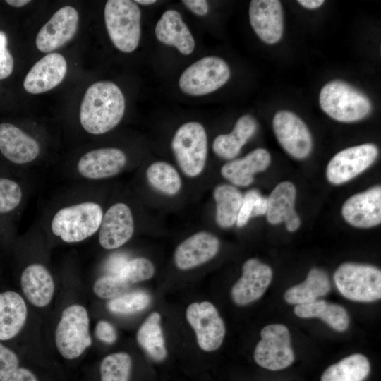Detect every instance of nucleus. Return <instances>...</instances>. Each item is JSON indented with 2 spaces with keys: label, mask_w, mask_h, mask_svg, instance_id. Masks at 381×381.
<instances>
[{
  "label": "nucleus",
  "mask_w": 381,
  "mask_h": 381,
  "mask_svg": "<svg viewBox=\"0 0 381 381\" xmlns=\"http://www.w3.org/2000/svg\"><path fill=\"white\" fill-rule=\"evenodd\" d=\"M273 129L284 150L296 159H304L311 152V134L305 123L294 113L279 111L273 118Z\"/></svg>",
  "instance_id": "f8f14e48"
},
{
  "label": "nucleus",
  "mask_w": 381,
  "mask_h": 381,
  "mask_svg": "<svg viewBox=\"0 0 381 381\" xmlns=\"http://www.w3.org/2000/svg\"><path fill=\"white\" fill-rule=\"evenodd\" d=\"M160 320L159 313H152L137 333V341L140 346L156 361H163L167 355Z\"/></svg>",
  "instance_id": "2f4dec72"
},
{
  "label": "nucleus",
  "mask_w": 381,
  "mask_h": 381,
  "mask_svg": "<svg viewBox=\"0 0 381 381\" xmlns=\"http://www.w3.org/2000/svg\"><path fill=\"white\" fill-rule=\"evenodd\" d=\"M181 2L198 16H205L208 13L209 6L205 0H183Z\"/></svg>",
  "instance_id": "a18cd8bd"
},
{
  "label": "nucleus",
  "mask_w": 381,
  "mask_h": 381,
  "mask_svg": "<svg viewBox=\"0 0 381 381\" xmlns=\"http://www.w3.org/2000/svg\"><path fill=\"white\" fill-rule=\"evenodd\" d=\"M26 318L25 303L18 293L0 294V340L14 337L23 327Z\"/></svg>",
  "instance_id": "bb28decb"
},
{
  "label": "nucleus",
  "mask_w": 381,
  "mask_h": 381,
  "mask_svg": "<svg viewBox=\"0 0 381 381\" xmlns=\"http://www.w3.org/2000/svg\"><path fill=\"white\" fill-rule=\"evenodd\" d=\"M78 22V14L74 8H61L37 35V48L42 52L48 53L62 47L75 35Z\"/></svg>",
  "instance_id": "2eb2a0df"
},
{
  "label": "nucleus",
  "mask_w": 381,
  "mask_h": 381,
  "mask_svg": "<svg viewBox=\"0 0 381 381\" xmlns=\"http://www.w3.org/2000/svg\"><path fill=\"white\" fill-rule=\"evenodd\" d=\"M250 25L264 42H278L283 33V12L278 0H253L249 6Z\"/></svg>",
  "instance_id": "f3484780"
},
{
  "label": "nucleus",
  "mask_w": 381,
  "mask_h": 381,
  "mask_svg": "<svg viewBox=\"0 0 381 381\" xmlns=\"http://www.w3.org/2000/svg\"><path fill=\"white\" fill-rule=\"evenodd\" d=\"M126 156L120 149L107 147L87 152L79 159L80 174L90 179H102L119 174L126 164Z\"/></svg>",
  "instance_id": "aec40b11"
},
{
  "label": "nucleus",
  "mask_w": 381,
  "mask_h": 381,
  "mask_svg": "<svg viewBox=\"0 0 381 381\" xmlns=\"http://www.w3.org/2000/svg\"><path fill=\"white\" fill-rule=\"evenodd\" d=\"M334 280L339 292L349 300L371 302L381 298V271L375 266L343 263L336 270Z\"/></svg>",
  "instance_id": "423d86ee"
},
{
  "label": "nucleus",
  "mask_w": 381,
  "mask_h": 381,
  "mask_svg": "<svg viewBox=\"0 0 381 381\" xmlns=\"http://www.w3.org/2000/svg\"><path fill=\"white\" fill-rule=\"evenodd\" d=\"M55 342L66 359L79 357L91 345L89 318L86 309L74 304L66 308L55 330Z\"/></svg>",
  "instance_id": "0eeeda50"
},
{
  "label": "nucleus",
  "mask_w": 381,
  "mask_h": 381,
  "mask_svg": "<svg viewBox=\"0 0 381 381\" xmlns=\"http://www.w3.org/2000/svg\"><path fill=\"white\" fill-rule=\"evenodd\" d=\"M134 1L144 6L151 5L156 2L155 0H136Z\"/></svg>",
  "instance_id": "09e8293b"
},
{
  "label": "nucleus",
  "mask_w": 381,
  "mask_h": 381,
  "mask_svg": "<svg viewBox=\"0 0 381 381\" xmlns=\"http://www.w3.org/2000/svg\"><path fill=\"white\" fill-rule=\"evenodd\" d=\"M261 339L254 351V359L262 368L279 370L294 361L288 328L281 324L265 326L260 332Z\"/></svg>",
  "instance_id": "1a4fd4ad"
},
{
  "label": "nucleus",
  "mask_w": 381,
  "mask_h": 381,
  "mask_svg": "<svg viewBox=\"0 0 381 381\" xmlns=\"http://www.w3.org/2000/svg\"><path fill=\"white\" fill-rule=\"evenodd\" d=\"M171 148L184 174L195 177L202 173L207 157V138L200 123L189 121L181 125L173 136Z\"/></svg>",
  "instance_id": "39448f33"
},
{
  "label": "nucleus",
  "mask_w": 381,
  "mask_h": 381,
  "mask_svg": "<svg viewBox=\"0 0 381 381\" xmlns=\"http://www.w3.org/2000/svg\"><path fill=\"white\" fill-rule=\"evenodd\" d=\"M155 274V267L151 261L145 258H136L128 260L118 275L129 284L147 280Z\"/></svg>",
  "instance_id": "e433bc0d"
},
{
  "label": "nucleus",
  "mask_w": 381,
  "mask_h": 381,
  "mask_svg": "<svg viewBox=\"0 0 381 381\" xmlns=\"http://www.w3.org/2000/svg\"><path fill=\"white\" fill-rule=\"evenodd\" d=\"M139 7L130 0H109L104 7V20L114 46L123 52H132L140 39Z\"/></svg>",
  "instance_id": "20e7f679"
},
{
  "label": "nucleus",
  "mask_w": 381,
  "mask_h": 381,
  "mask_svg": "<svg viewBox=\"0 0 381 381\" xmlns=\"http://www.w3.org/2000/svg\"><path fill=\"white\" fill-rule=\"evenodd\" d=\"M22 190L14 181L0 177V214L13 210L20 203Z\"/></svg>",
  "instance_id": "58836bf2"
},
{
  "label": "nucleus",
  "mask_w": 381,
  "mask_h": 381,
  "mask_svg": "<svg viewBox=\"0 0 381 381\" xmlns=\"http://www.w3.org/2000/svg\"><path fill=\"white\" fill-rule=\"evenodd\" d=\"M131 284L119 275H106L98 278L93 286L95 294L102 298H114L126 291Z\"/></svg>",
  "instance_id": "4c0bfd02"
},
{
  "label": "nucleus",
  "mask_w": 381,
  "mask_h": 381,
  "mask_svg": "<svg viewBox=\"0 0 381 381\" xmlns=\"http://www.w3.org/2000/svg\"><path fill=\"white\" fill-rule=\"evenodd\" d=\"M271 157L264 148H257L245 157L225 163L221 169L222 176L238 186H248L253 181V176L269 167Z\"/></svg>",
  "instance_id": "b1692460"
},
{
  "label": "nucleus",
  "mask_w": 381,
  "mask_h": 381,
  "mask_svg": "<svg viewBox=\"0 0 381 381\" xmlns=\"http://www.w3.org/2000/svg\"><path fill=\"white\" fill-rule=\"evenodd\" d=\"M20 284L28 300L37 307L48 305L54 295L52 277L46 267L40 264H32L23 270Z\"/></svg>",
  "instance_id": "393cba45"
},
{
  "label": "nucleus",
  "mask_w": 381,
  "mask_h": 381,
  "mask_svg": "<svg viewBox=\"0 0 381 381\" xmlns=\"http://www.w3.org/2000/svg\"><path fill=\"white\" fill-rule=\"evenodd\" d=\"M299 4L308 9H315L320 7L325 1L323 0H298Z\"/></svg>",
  "instance_id": "49530a36"
},
{
  "label": "nucleus",
  "mask_w": 381,
  "mask_h": 381,
  "mask_svg": "<svg viewBox=\"0 0 381 381\" xmlns=\"http://www.w3.org/2000/svg\"><path fill=\"white\" fill-rule=\"evenodd\" d=\"M319 102L323 111L340 122L361 120L371 111L368 97L341 80L330 81L325 85L320 90Z\"/></svg>",
  "instance_id": "f03ea898"
},
{
  "label": "nucleus",
  "mask_w": 381,
  "mask_h": 381,
  "mask_svg": "<svg viewBox=\"0 0 381 381\" xmlns=\"http://www.w3.org/2000/svg\"><path fill=\"white\" fill-rule=\"evenodd\" d=\"M378 149L365 143L344 149L329 162L327 179L332 184L346 183L367 169L377 159Z\"/></svg>",
  "instance_id": "9b49d317"
},
{
  "label": "nucleus",
  "mask_w": 381,
  "mask_h": 381,
  "mask_svg": "<svg viewBox=\"0 0 381 381\" xmlns=\"http://www.w3.org/2000/svg\"><path fill=\"white\" fill-rule=\"evenodd\" d=\"M186 316L202 350L212 351L219 348L225 335V325L212 303L203 301L190 304Z\"/></svg>",
  "instance_id": "9d476101"
},
{
  "label": "nucleus",
  "mask_w": 381,
  "mask_h": 381,
  "mask_svg": "<svg viewBox=\"0 0 381 381\" xmlns=\"http://www.w3.org/2000/svg\"><path fill=\"white\" fill-rule=\"evenodd\" d=\"M0 152L9 161L23 164L33 161L40 153L38 143L16 126L0 124Z\"/></svg>",
  "instance_id": "4be33fe9"
},
{
  "label": "nucleus",
  "mask_w": 381,
  "mask_h": 381,
  "mask_svg": "<svg viewBox=\"0 0 381 381\" xmlns=\"http://www.w3.org/2000/svg\"><path fill=\"white\" fill-rule=\"evenodd\" d=\"M66 70V61L61 54H48L29 71L24 80V88L32 94L50 90L63 80Z\"/></svg>",
  "instance_id": "6ab92c4d"
},
{
  "label": "nucleus",
  "mask_w": 381,
  "mask_h": 381,
  "mask_svg": "<svg viewBox=\"0 0 381 381\" xmlns=\"http://www.w3.org/2000/svg\"><path fill=\"white\" fill-rule=\"evenodd\" d=\"M219 240L207 231L193 234L176 248L174 260L176 266L183 270L192 269L212 259L219 250Z\"/></svg>",
  "instance_id": "a211bd4d"
},
{
  "label": "nucleus",
  "mask_w": 381,
  "mask_h": 381,
  "mask_svg": "<svg viewBox=\"0 0 381 381\" xmlns=\"http://www.w3.org/2000/svg\"><path fill=\"white\" fill-rule=\"evenodd\" d=\"M257 122L250 115L241 116L232 131L217 136L212 143L214 152L225 159H232L240 152L241 147L253 135Z\"/></svg>",
  "instance_id": "a878e982"
},
{
  "label": "nucleus",
  "mask_w": 381,
  "mask_h": 381,
  "mask_svg": "<svg viewBox=\"0 0 381 381\" xmlns=\"http://www.w3.org/2000/svg\"><path fill=\"white\" fill-rule=\"evenodd\" d=\"M230 75V68L224 59L214 56H205L183 71L179 85L187 95H205L223 86Z\"/></svg>",
  "instance_id": "6e6552de"
},
{
  "label": "nucleus",
  "mask_w": 381,
  "mask_h": 381,
  "mask_svg": "<svg viewBox=\"0 0 381 381\" xmlns=\"http://www.w3.org/2000/svg\"><path fill=\"white\" fill-rule=\"evenodd\" d=\"M330 289V282L326 272L319 268H313L302 283L285 292L284 299L290 304H305L326 295Z\"/></svg>",
  "instance_id": "cd10ccee"
},
{
  "label": "nucleus",
  "mask_w": 381,
  "mask_h": 381,
  "mask_svg": "<svg viewBox=\"0 0 381 381\" xmlns=\"http://www.w3.org/2000/svg\"><path fill=\"white\" fill-rule=\"evenodd\" d=\"M296 190L290 181H282L273 189L267 198V219L272 224L285 222L289 231L297 230L300 218L294 210Z\"/></svg>",
  "instance_id": "412c9836"
},
{
  "label": "nucleus",
  "mask_w": 381,
  "mask_h": 381,
  "mask_svg": "<svg viewBox=\"0 0 381 381\" xmlns=\"http://www.w3.org/2000/svg\"><path fill=\"white\" fill-rule=\"evenodd\" d=\"M341 214L345 221L358 228H370L381 222V187L375 186L349 198Z\"/></svg>",
  "instance_id": "4468645a"
},
{
  "label": "nucleus",
  "mask_w": 381,
  "mask_h": 381,
  "mask_svg": "<svg viewBox=\"0 0 381 381\" xmlns=\"http://www.w3.org/2000/svg\"><path fill=\"white\" fill-rule=\"evenodd\" d=\"M216 202V222L222 228L234 226L243 200V195L234 186L221 184L217 186L213 191Z\"/></svg>",
  "instance_id": "c756f323"
},
{
  "label": "nucleus",
  "mask_w": 381,
  "mask_h": 381,
  "mask_svg": "<svg viewBox=\"0 0 381 381\" xmlns=\"http://www.w3.org/2000/svg\"><path fill=\"white\" fill-rule=\"evenodd\" d=\"M155 33L159 42L174 47L182 54L188 55L195 49V40L181 15L176 10L169 9L162 13Z\"/></svg>",
  "instance_id": "5701e85b"
},
{
  "label": "nucleus",
  "mask_w": 381,
  "mask_h": 381,
  "mask_svg": "<svg viewBox=\"0 0 381 381\" xmlns=\"http://www.w3.org/2000/svg\"><path fill=\"white\" fill-rule=\"evenodd\" d=\"M8 39L0 30V80L8 77L13 69V58L7 49Z\"/></svg>",
  "instance_id": "ea45409f"
},
{
  "label": "nucleus",
  "mask_w": 381,
  "mask_h": 381,
  "mask_svg": "<svg viewBox=\"0 0 381 381\" xmlns=\"http://www.w3.org/2000/svg\"><path fill=\"white\" fill-rule=\"evenodd\" d=\"M267 198L262 196L256 189H250L243 195L241 206L236 224L238 227L245 226L253 217L266 214Z\"/></svg>",
  "instance_id": "c9c22d12"
},
{
  "label": "nucleus",
  "mask_w": 381,
  "mask_h": 381,
  "mask_svg": "<svg viewBox=\"0 0 381 381\" xmlns=\"http://www.w3.org/2000/svg\"><path fill=\"white\" fill-rule=\"evenodd\" d=\"M370 370L368 358L354 353L327 368L322 375L321 381H363Z\"/></svg>",
  "instance_id": "7c9ffc66"
},
{
  "label": "nucleus",
  "mask_w": 381,
  "mask_h": 381,
  "mask_svg": "<svg viewBox=\"0 0 381 381\" xmlns=\"http://www.w3.org/2000/svg\"><path fill=\"white\" fill-rule=\"evenodd\" d=\"M150 295L143 291L123 294L108 302L110 311L117 314H131L146 308L150 303Z\"/></svg>",
  "instance_id": "f704fd0d"
},
{
  "label": "nucleus",
  "mask_w": 381,
  "mask_h": 381,
  "mask_svg": "<svg viewBox=\"0 0 381 381\" xmlns=\"http://www.w3.org/2000/svg\"><path fill=\"white\" fill-rule=\"evenodd\" d=\"M95 334L101 341L111 344L116 340V332L114 327L108 322L99 321L95 328Z\"/></svg>",
  "instance_id": "79ce46f5"
},
{
  "label": "nucleus",
  "mask_w": 381,
  "mask_h": 381,
  "mask_svg": "<svg viewBox=\"0 0 381 381\" xmlns=\"http://www.w3.org/2000/svg\"><path fill=\"white\" fill-rule=\"evenodd\" d=\"M127 261V258L124 255H114L110 257L107 263V271L110 273V275H117Z\"/></svg>",
  "instance_id": "c03bdc74"
},
{
  "label": "nucleus",
  "mask_w": 381,
  "mask_h": 381,
  "mask_svg": "<svg viewBox=\"0 0 381 381\" xmlns=\"http://www.w3.org/2000/svg\"><path fill=\"white\" fill-rule=\"evenodd\" d=\"M134 222L130 207L118 202L103 214L99 232V242L107 250L121 247L132 237Z\"/></svg>",
  "instance_id": "dca6fc26"
},
{
  "label": "nucleus",
  "mask_w": 381,
  "mask_h": 381,
  "mask_svg": "<svg viewBox=\"0 0 381 381\" xmlns=\"http://www.w3.org/2000/svg\"><path fill=\"white\" fill-rule=\"evenodd\" d=\"M272 269L256 258L246 260L242 267V275L233 285L231 296L239 306L249 304L260 298L270 285Z\"/></svg>",
  "instance_id": "ddd939ff"
},
{
  "label": "nucleus",
  "mask_w": 381,
  "mask_h": 381,
  "mask_svg": "<svg viewBox=\"0 0 381 381\" xmlns=\"http://www.w3.org/2000/svg\"><path fill=\"white\" fill-rule=\"evenodd\" d=\"M9 5L14 7H22L30 2L29 0H7L6 1Z\"/></svg>",
  "instance_id": "de8ad7c7"
},
{
  "label": "nucleus",
  "mask_w": 381,
  "mask_h": 381,
  "mask_svg": "<svg viewBox=\"0 0 381 381\" xmlns=\"http://www.w3.org/2000/svg\"><path fill=\"white\" fill-rule=\"evenodd\" d=\"M0 381H38L35 375L28 369L17 368Z\"/></svg>",
  "instance_id": "37998d69"
},
{
  "label": "nucleus",
  "mask_w": 381,
  "mask_h": 381,
  "mask_svg": "<svg viewBox=\"0 0 381 381\" xmlns=\"http://www.w3.org/2000/svg\"><path fill=\"white\" fill-rule=\"evenodd\" d=\"M102 217L99 205L84 202L59 210L52 220L51 228L64 242H80L99 229Z\"/></svg>",
  "instance_id": "7ed1b4c3"
},
{
  "label": "nucleus",
  "mask_w": 381,
  "mask_h": 381,
  "mask_svg": "<svg viewBox=\"0 0 381 381\" xmlns=\"http://www.w3.org/2000/svg\"><path fill=\"white\" fill-rule=\"evenodd\" d=\"M294 313L301 318H320L330 327L339 332L346 330L349 325V317L344 307L322 299L296 305Z\"/></svg>",
  "instance_id": "c85d7f7f"
},
{
  "label": "nucleus",
  "mask_w": 381,
  "mask_h": 381,
  "mask_svg": "<svg viewBox=\"0 0 381 381\" xmlns=\"http://www.w3.org/2000/svg\"><path fill=\"white\" fill-rule=\"evenodd\" d=\"M146 176L153 188L167 195L177 194L181 188V179L176 169L163 161L151 164L147 169Z\"/></svg>",
  "instance_id": "473e14b6"
},
{
  "label": "nucleus",
  "mask_w": 381,
  "mask_h": 381,
  "mask_svg": "<svg viewBox=\"0 0 381 381\" xmlns=\"http://www.w3.org/2000/svg\"><path fill=\"white\" fill-rule=\"evenodd\" d=\"M18 366L17 356L0 343V380Z\"/></svg>",
  "instance_id": "a19ab883"
},
{
  "label": "nucleus",
  "mask_w": 381,
  "mask_h": 381,
  "mask_svg": "<svg viewBox=\"0 0 381 381\" xmlns=\"http://www.w3.org/2000/svg\"><path fill=\"white\" fill-rule=\"evenodd\" d=\"M131 366L132 361L128 353L110 354L101 363V381H129Z\"/></svg>",
  "instance_id": "72a5a7b5"
},
{
  "label": "nucleus",
  "mask_w": 381,
  "mask_h": 381,
  "mask_svg": "<svg viewBox=\"0 0 381 381\" xmlns=\"http://www.w3.org/2000/svg\"><path fill=\"white\" fill-rule=\"evenodd\" d=\"M125 98L120 88L110 81L93 83L86 90L80 105V121L91 134L109 131L121 121Z\"/></svg>",
  "instance_id": "f257e3e1"
}]
</instances>
